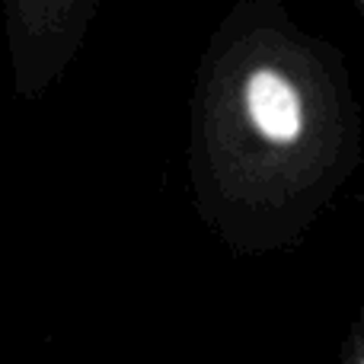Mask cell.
<instances>
[{"instance_id":"1","label":"cell","mask_w":364,"mask_h":364,"mask_svg":"<svg viewBox=\"0 0 364 364\" xmlns=\"http://www.w3.org/2000/svg\"><path fill=\"white\" fill-rule=\"evenodd\" d=\"M246 109L256 132L272 144H297L307 132L304 96L282 70L262 68L246 80Z\"/></svg>"},{"instance_id":"2","label":"cell","mask_w":364,"mask_h":364,"mask_svg":"<svg viewBox=\"0 0 364 364\" xmlns=\"http://www.w3.org/2000/svg\"><path fill=\"white\" fill-rule=\"evenodd\" d=\"M346 364H364V326H361L358 339L352 342V348H348V358H346Z\"/></svg>"},{"instance_id":"3","label":"cell","mask_w":364,"mask_h":364,"mask_svg":"<svg viewBox=\"0 0 364 364\" xmlns=\"http://www.w3.org/2000/svg\"><path fill=\"white\" fill-rule=\"evenodd\" d=\"M361 4H364V0H361Z\"/></svg>"}]
</instances>
